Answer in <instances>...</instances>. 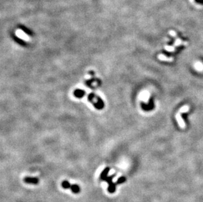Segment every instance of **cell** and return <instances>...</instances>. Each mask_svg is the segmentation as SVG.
<instances>
[{"instance_id":"6da1fadb","label":"cell","mask_w":203,"mask_h":202,"mask_svg":"<svg viewBox=\"0 0 203 202\" xmlns=\"http://www.w3.org/2000/svg\"><path fill=\"white\" fill-rule=\"evenodd\" d=\"M16 35H17V36L19 38H20V39H23V40H24V41H30V38H29V36H28L26 33H24V32H23V30H17V31H16Z\"/></svg>"},{"instance_id":"7a4b0ae2","label":"cell","mask_w":203,"mask_h":202,"mask_svg":"<svg viewBox=\"0 0 203 202\" xmlns=\"http://www.w3.org/2000/svg\"><path fill=\"white\" fill-rule=\"evenodd\" d=\"M176 119H177V123H178V124H179V125L180 126L181 128V129L185 128V123H184V119H182L180 113H179V112H178V113H177V114H176Z\"/></svg>"},{"instance_id":"3957f363","label":"cell","mask_w":203,"mask_h":202,"mask_svg":"<svg viewBox=\"0 0 203 202\" xmlns=\"http://www.w3.org/2000/svg\"><path fill=\"white\" fill-rule=\"evenodd\" d=\"M24 181L25 183H28V184H36L39 183V179L38 178H35V177H26L24 178Z\"/></svg>"},{"instance_id":"277c9868","label":"cell","mask_w":203,"mask_h":202,"mask_svg":"<svg viewBox=\"0 0 203 202\" xmlns=\"http://www.w3.org/2000/svg\"><path fill=\"white\" fill-rule=\"evenodd\" d=\"M158 58L160 59L162 61H166V62H173L174 61V59L172 57H167L164 54H161L158 56Z\"/></svg>"},{"instance_id":"5b68a950","label":"cell","mask_w":203,"mask_h":202,"mask_svg":"<svg viewBox=\"0 0 203 202\" xmlns=\"http://www.w3.org/2000/svg\"><path fill=\"white\" fill-rule=\"evenodd\" d=\"M70 189H71L72 192L75 194L79 193L80 191V186H79L78 185H77V184H73V185H71Z\"/></svg>"},{"instance_id":"8992f818","label":"cell","mask_w":203,"mask_h":202,"mask_svg":"<svg viewBox=\"0 0 203 202\" xmlns=\"http://www.w3.org/2000/svg\"><path fill=\"white\" fill-rule=\"evenodd\" d=\"M109 168H106L105 170L103 171V173H102L101 175V178L102 180L105 181V178L107 177V174L108 173H109Z\"/></svg>"},{"instance_id":"52a82bcc","label":"cell","mask_w":203,"mask_h":202,"mask_svg":"<svg viewBox=\"0 0 203 202\" xmlns=\"http://www.w3.org/2000/svg\"><path fill=\"white\" fill-rule=\"evenodd\" d=\"M116 184L112 183L111 185L109 186V187H108V191H109V192H110V193H114L116 191Z\"/></svg>"},{"instance_id":"ba28073f","label":"cell","mask_w":203,"mask_h":202,"mask_svg":"<svg viewBox=\"0 0 203 202\" xmlns=\"http://www.w3.org/2000/svg\"><path fill=\"white\" fill-rule=\"evenodd\" d=\"M62 188H64L65 189H67V188H70L71 187V184L69 183V182L67 181H63L62 183Z\"/></svg>"},{"instance_id":"9c48e42d","label":"cell","mask_w":203,"mask_h":202,"mask_svg":"<svg viewBox=\"0 0 203 202\" xmlns=\"http://www.w3.org/2000/svg\"><path fill=\"white\" fill-rule=\"evenodd\" d=\"M189 108H190L189 106H183L182 108H181L179 112V113H185V112H188L189 110Z\"/></svg>"},{"instance_id":"30bf717a","label":"cell","mask_w":203,"mask_h":202,"mask_svg":"<svg viewBox=\"0 0 203 202\" xmlns=\"http://www.w3.org/2000/svg\"><path fill=\"white\" fill-rule=\"evenodd\" d=\"M126 181V178H125L124 176H122V177H120L118 178L117 182L116 183V184H122V183H125Z\"/></svg>"},{"instance_id":"8fae6325","label":"cell","mask_w":203,"mask_h":202,"mask_svg":"<svg viewBox=\"0 0 203 202\" xmlns=\"http://www.w3.org/2000/svg\"><path fill=\"white\" fill-rule=\"evenodd\" d=\"M165 49L166 51L170 52H174L175 51V48L174 47H172V46H165Z\"/></svg>"},{"instance_id":"7c38bea8","label":"cell","mask_w":203,"mask_h":202,"mask_svg":"<svg viewBox=\"0 0 203 202\" xmlns=\"http://www.w3.org/2000/svg\"><path fill=\"white\" fill-rule=\"evenodd\" d=\"M195 67H196V68L197 69V70H200V71H202L203 65L201 63H199H199H197V64L195 65Z\"/></svg>"},{"instance_id":"4fadbf2b","label":"cell","mask_w":203,"mask_h":202,"mask_svg":"<svg viewBox=\"0 0 203 202\" xmlns=\"http://www.w3.org/2000/svg\"><path fill=\"white\" fill-rule=\"evenodd\" d=\"M195 1L197 3H200V2H201V0H195Z\"/></svg>"},{"instance_id":"5bb4252c","label":"cell","mask_w":203,"mask_h":202,"mask_svg":"<svg viewBox=\"0 0 203 202\" xmlns=\"http://www.w3.org/2000/svg\"><path fill=\"white\" fill-rule=\"evenodd\" d=\"M200 4H202V5H203V0H201V2H200Z\"/></svg>"}]
</instances>
